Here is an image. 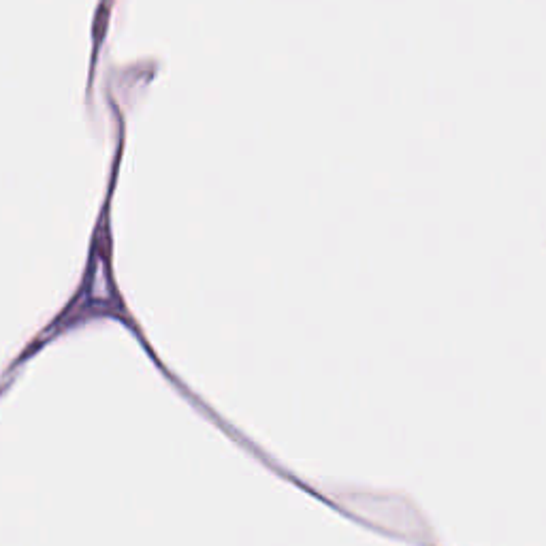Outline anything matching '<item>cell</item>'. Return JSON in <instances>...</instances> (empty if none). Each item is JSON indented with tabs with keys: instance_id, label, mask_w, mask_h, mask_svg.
Here are the masks:
<instances>
[]
</instances>
